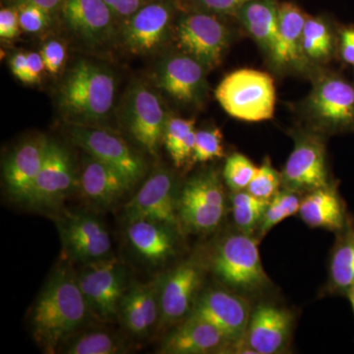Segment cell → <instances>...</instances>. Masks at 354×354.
Segmentation results:
<instances>
[{"label":"cell","instance_id":"cell-1","mask_svg":"<svg viewBox=\"0 0 354 354\" xmlns=\"http://www.w3.org/2000/svg\"><path fill=\"white\" fill-rule=\"evenodd\" d=\"M88 315L76 274L67 267L58 268L46 281L32 310L35 341L46 353H57L80 330Z\"/></svg>","mask_w":354,"mask_h":354},{"label":"cell","instance_id":"cell-2","mask_svg":"<svg viewBox=\"0 0 354 354\" xmlns=\"http://www.w3.org/2000/svg\"><path fill=\"white\" fill-rule=\"evenodd\" d=\"M116 81L104 65L77 62L58 92V106L70 125L97 127L106 120L115 100Z\"/></svg>","mask_w":354,"mask_h":354},{"label":"cell","instance_id":"cell-3","mask_svg":"<svg viewBox=\"0 0 354 354\" xmlns=\"http://www.w3.org/2000/svg\"><path fill=\"white\" fill-rule=\"evenodd\" d=\"M209 266L223 286L242 295L261 292L272 283L261 261L258 239L241 230L221 239Z\"/></svg>","mask_w":354,"mask_h":354},{"label":"cell","instance_id":"cell-4","mask_svg":"<svg viewBox=\"0 0 354 354\" xmlns=\"http://www.w3.org/2000/svg\"><path fill=\"white\" fill-rule=\"evenodd\" d=\"M216 99L232 118L260 122L274 116L276 88L269 74L259 70L239 69L223 79L216 88Z\"/></svg>","mask_w":354,"mask_h":354},{"label":"cell","instance_id":"cell-5","mask_svg":"<svg viewBox=\"0 0 354 354\" xmlns=\"http://www.w3.org/2000/svg\"><path fill=\"white\" fill-rule=\"evenodd\" d=\"M225 212L223 180L214 169L191 177L179 192V227L191 234L213 232L225 218Z\"/></svg>","mask_w":354,"mask_h":354},{"label":"cell","instance_id":"cell-6","mask_svg":"<svg viewBox=\"0 0 354 354\" xmlns=\"http://www.w3.org/2000/svg\"><path fill=\"white\" fill-rule=\"evenodd\" d=\"M304 109L314 131L354 132V84L339 74H323L314 83Z\"/></svg>","mask_w":354,"mask_h":354},{"label":"cell","instance_id":"cell-7","mask_svg":"<svg viewBox=\"0 0 354 354\" xmlns=\"http://www.w3.org/2000/svg\"><path fill=\"white\" fill-rule=\"evenodd\" d=\"M179 0H152L121 21L116 39L132 55L157 53L174 35Z\"/></svg>","mask_w":354,"mask_h":354},{"label":"cell","instance_id":"cell-8","mask_svg":"<svg viewBox=\"0 0 354 354\" xmlns=\"http://www.w3.org/2000/svg\"><path fill=\"white\" fill-rule=\"evenodd\" d=\"M174 36L179 50L195 58L208 71L221 64L232 38L218 15L194 9L176 17Z\"/></svg>","mask_w":354,"mask_h":354},{"label":"cell","instance_id":"cell-9","mask_svg":"<svg viewBox=\"0 0 354 354\" xmlns=\"http://www.w3.org/2000/svg\"><path fill=\"white\" fill-rule=\"evenodd\" d=\"M120 115L134 141L147 153L157 156L169 118L157 93L141 81L133 83L124 95Z\"/></svg>","mask_w":354,"mask_h":354},{"label":"cell","instance_id":"cell-10","mask_svg":"<svg viewBox=\"0 0 354 354\" xmlns=\"http://www.w3.org/2000/svg\"><path fill=\"white\" fill-rule=\"evenodd\" d=\"M91 315L109 322L118 318L127 290V272L113 257L84 266L76 274Z\"/></svg>","mask_w":354,"mask_h":354},{"label":"cell","instance_id":"cell-11","mask_svg":"<svg viewBox=\"0 0 354 354\" xmlns=\"http://www.w3.org/2000/svg\"><path fill=\"white\" fill-rule=\"evenodd\" d=\"M204 272V265L192 258L158 278V329L174 327L192 313L200 295Z\"/></svg>","mask_w":354,"mask_h":354},{"label":"cell","instance_id":"cell-12","mask_svg":"<svg viewBox=\"0 0 354 354\" xmlns=\"http://www.w3.org/2000/svg\"><path fill=\"white\" fill-rule=\"evenodd\" d=\"M251 311L241 293L230 288H213L203 291L190 315L211 323L234 344V353H250L245 335Z\"/></svg>","mask_w":354,"mask_h":354},{"label":"cell","instance_id":"cell-13","mask_svg":"<svg viewBox=\"0 0 354 354\" xmlns=\"http://www.w3.org/2000/svg\"><path fill=\"white\" fill-rule=\"evenodd\" d=\"M281 189L306 193L330 185L326 147L320 133L298 132L295 147L281 172Z\"/></svg>","mask_w":354,"mask_h":354},{"label":"cell","instance_id":"cell-14","mask_svg":"<svg viewBox=\"0 0 354 354\" xmlns=\"http://www.w3.org/2000/svg\"><path fill=\"white\" fill-rule=\"evenodd\" d=\"M69 134L88 156L120 171L134 185L145 176L143 158L115 133L97 127L71 125Z\"/></svg>","mask_w":354,"mask_h":354},{"label":"cell","instance_id":"cell-15","mask_svg":"<svg viewBox=\"0 0 354 354\" xmlns=\"http://www.w3.org/2000/svg\"><path fill=\"white\" fill-rule=\"evenodd\" d=\"M208 70L183 51L165 55L156 67L153 78L158 88L183 106H198L208 92Z\"/></svg>","mask_w":354,"mask_h":354},{"label":"cell","instance_id":"cell-16","mask_svg":"<svg viewBox=\"0 0 354 354\" xmlns=\"http://www.w3.org/2000/svg\"><path fill=\"white\" fill-rule=\"evenodd\" d=\"M65 256L87 265L111 258V239L106 228L93 216L65 214L57 221Z\"/></svg>","mask_w":354,"mask_h":354},{"label":"cell","instance_id":"cell-17","mask_svg":"<svg viewBox=\"0 0 354 354\" xmlns=\"http://www.w3.org/2000/svg\"><path fill=\"white\" fill-rule=\"evenodd\" d=\"M78 187L80 178L69 151L50 140L48 157L35 180L27 205L36 209L55 208Z\"/></svg>","mask_w":354,"mask_h":354},{"label":"cell","instance_id":"cell-18","mask_svg":"<svg viewBox=\"0 0 354 354\" xmlns=\"http://www.w3.org/2000/svg\"><path fill=\"white\" fill-rule=\"evenodd\" d=\"M178 197L174 174L160 167L149 176L138 193L125 205V218L128 223L150 220L179 227Z\"/></svg>","mask_w":354,"mask_h":354},{"label":"cell","instance_id":"cell-19","mask_svg":"<svg viewBox=\"0 0 354 354\" xmlns=\"http://www.w3.org/2000/svg\"><path fill=\"white\" fill-rule=\"evenodd\" d=\"M295 327L290 310L272 304H261L251 311L245 335L250 353L278 354L288 348Z\"/></svg>","mask_w":354,"mask_h":354},{"label":"cell","instance_id":"cell-20","mask_svg":"<svg viewBox=\"0 0 354 354\" xmlns=\"http://www.w3.org/2000/svg\"><path fill=\"white\" fill-rule=\"evenodd\" d=\"M62 19L77 39L91 48L104 46L118 34V19L104 0H64Z\"/></svg>","mask_w":354,"mask_h":354},{"label":"cell","instance_id":"cell-21","mask_svg":"<svg viewBox=\"0 0 354 354\" xmlns=\"http://www.w3.org/2000/svg\"><path fill=\"white\" fill-rule=\"evenodd\" d=\"M234 344L218 328L204 319L189 315L176 325L162 342V354L234 353Z\"/></svg>","mask_w":354,"mask_h":354},{"label":"cell","instance_id":"cell-22","mask_svg":"<svg viewBox=\"0 0 354 354\" xmlns=\"http://www.w3.org/2000/svg\"><path fill=\"white\" fill-rule=\"evenodd\" d=\"M50 140L37 136L18 146L3 167L7 190L13 200L27 204L35 180L48 157Z\"/></svg>","mask_w":354,"mask_h":354},{"label":"cell","instance_id":"cell-23","mask_svg":"<svg viewBox=\"0 0 354 354\" xmlns=\"http://www.w3.org/2000/svg\"><path fill=\"white\" fill-rule=\"evenodd\" d=\"M160 279L148 283H136L127 288L120 302L121 322L128 332L145 337L160 321Z\"/></svg>","mask_w":354,"mask_h":354},{"label":"cell","instance_id":"cell-24","mask_svg":"<svg viewBox=\"0 0 354 354\" xmlns=\"http://www.w3.org/2000/svg\"><path fill=\"white\" fill-rule=\"evenodd\" d=\"M79 178L85 197L102 208L113 206L134 186L120 171L91 156L86 160Z\"/></svg>","mask_w":354,"mask_h":354},{"label":"cell","instance_id":"cell-25","mask_svg":"<svg viewBox=\"0 0 354 354\" xmlns=\"http://www.w3.org/2000/svg\"><path fill=\"white\" fill-rule=\"evenodd\" d=\"M127 239L140 257L158 264L174 255L176 227L160 221L139 220L128 223Z\"/></svg>","mask_w":354,"mask_h":354},{"label":"cell","instance_id":"cell-26","mask_svg":"<svg viewBox=\"0 0 354 354\" xmlns=\"http://www.w3.org/2000/svg\"><path fill=\"white\" fill-rule=\"evenodd\" d=\"M306 16L291 2L279 6V31L271 59L279 67L301 68L304 64L302 38Z\"/></svg>","mask_w":354,"mask_h":354},{"label":"cell","instance_id":"cell-27","mask_svg":"<svg viewBox=\"0 0 354 354\" xmlns=\"http://www.w3.org/2000/svg\"><path fill=\"white\" fill-rule=\"evenodd\" d=\"M298 214L308 227L324 228L335 234L346 225L349 216L344 200L333 184L306 193Z\"/></svg>","mask_w":354,"mask_h":354},{"label":"cell","instance_id":"cell-28","mask_svg":"<svg viewBox=\"0 0 354 354\" xmlns=\"http://www.w3.org/2000/svg\"><path fill=\"white\" fill-rule=\"evenodd\" d=\"M235 17L271 58L279 31V4L276 0H250Z\"/></svg>","mask_w":354,"mask_h":354},{"label":"cell","instance_id":"cell-29","mask_svg":"<svg viewBox=\"0 0 354 354\" xmlns=\"http://www.w3.org/2000/svg\"><path fill=\"white\" fill-rule=\"evenodd\" d=\"M354 286V218L349 215L346 225L337 232L330 253L328 292L346 297Z\"/></svg>","mask_w":354,"mask_h":354},{"label":"cell","instance_id":"cell-30","mask_svg":"<svg viewBox=\"0 0 354 354\" xmlns=\"http://www.w3.org/2000/svg\"><path fill=\"white\" fill-rule=\"evenodd\" d=\"M67 354L125 353L127 346L118 335L104 330L77 332L59 349Z\"/></svg>","mask_w":354,"mask_h":354},{"label":"cell","instance_id":"cell-31","mask_svg":"<svg viewBox=\"0 0 354 354\" xmlns=\"http://www.w3.org/2000/svg\"><path fill=\"white\" fill-rule=\"evenodd\" d=\"M196 132L193 118H167L164 144L176 167H183L192 158Z\"/></svg>","mask_w":354,"mask_h":354},{"label":"cell","instance_id":"cell-32","mask_svg":"<svg viewBox=\"0 0 354 354\" xmlns=\"http://www.w3.org/2000/svg\"><path fill=\"white\" fill-rule=\"evenodd\" d=\"M302 50L307 60L326 62L335 53V38L330 27L321 18L307 17L302 38Z\"/></svg>","mask_w":354,"mask_h":354},{"label":"cell","instance_id":"cell-33","mask_svg":"<svg viewBox=\"0 0 354 354\" xmlns=\"http://www.w3.org/2000/svg\"><path fill=\"white\" fill-rule=\"evenodd\" d=\"M235 225L244 234L257 232L269 202L259 199L247 190L232 192L230 197Z\"/></svg>","mask_w":354,"mask_h":354},{"label":"cell","instance_id":"cell-34","mask_svg":"<svg viewBox=\"0 0 354 354\" xmlns=\"http://www.w3.org/2000/svg\"><path fill=\"white\" fill-rule=\"evenodd\" d=\"M301 199L299 193L286 189L279 190L270 200L266 209L264 218L257 230L258 241L262 239L272 227L286 218L297 215L299 212Z\"/></svg>","mask_w":354,"mask_h":354},{"label":"cell","instance_id":"cell-35","mask_svg":"<svg viewBox=\"0 0 354 354\" xmlns=\"http://www.w3.org/2000/svg\"><path fill=\"white\" fill-rule=\"evenodd\" d=\"M258 167L242 153H232L223 167V177L232 192L246 190Z\"/></svg>","mask_w":354,"mask_h":354},{"label":"cell","instance_id":"cell-36","mask_svg":"<svg viewBox=\"0 0 354 354\" xmlns=\"http://www.w3.org/2000/svg\"><path fill=\"white\" fill-rule=\"evenodd\" d=\"M281 188V174L272 167L269 158H266L264 162L258 167L246 190L259 199L270 201Z\"/></svg>","mask_w":354,"mask_h":354},{"label":"cell","instance_id":"cell-37","mask_svg":"<svg viewBox=\"0 0 354 354\" xmlns=\"http://www.w3.org/2000/svg\"><path fill=\"white\" fill-rule=\"evenodd\" d=\"M225 156L223 147V134L218 128L197 130L191 160L193 162H209Z\"/></svg>","mask_w":354,"mask_h":354},{"label":"cell","instance_id":"cell-38","mask_svg":"<svg viewBox=\"0 0 354 354\" xmlns=\"http://www.w3.org/2000/svg\"><path fill=\"white\" fill-rule=\"evenodd\" d=\"M20 27L23 31L37 34L46 30L51 22V14L46 9L32 3L16 4Z\"/></svg>","mask_w":354,"mask_h":354},{"label":"cell","instance_id":"cell-39","mask_svg":"<svg viewBox=\"0 0 354 354\" xmlns=\"http://www.w3.org/2000/svg\"><path fill=\"white\" fill-rule=\"evenodd\" d=\"M43 57L46 71L51 75H57L64 68L67 58L66 48L58 39H50L39 50Z\"/></svg>","mask_w":354,"mask_h":354},{"label":"cell","instance_id":"cell-40","mask_svg":"<svg viewBox=\"0 0 354 354\" xmlns=\"http://www.w3.org/2000/svg\"><path fill=\"white\" fill-rule=\"evenodd\" d=\"M194 10L205 11L215 15H236L250 0H188Z\"/></svg>","mask_w":354,"mask_h":354},{"label":"cell","instance_id":"cell-41","mask_svg":"<svg viewBox=\"0 0 354 354\" xmlns=\"http://www.w3.org/2000/svg\"><path fill=\"white\" fill-rule=\"evenodd\" d=\"M19 16L16 7H6L0 11V37L4 39L17 38L20 34Z\"/></svg>","mask_w":354,"mask_h":354},{"label":"cell","instance_id":"cell-42","mask_svg":"<svg viewBox=\"0 0 354 354\" xmlns=\"http://www.w3.org/2000/svg\"><path fill=\"white\" fill-rule=\"evenodd\" d=\"M118 19L123 20L138 11L152 0H104Z\"/></svg>","mask_w":354,"mask_h":354},{"label":"cell","instance_id":"cell-43","mask_svg":"<svg viewBox=\"0 0 354 354\" xmlns=\"http://www.w3.org/2000/svg\"><path fill=\"white\" fill-rule=\"evenodd\" d=\"M339 53L346 64L354 67V26L344 28L339 32Z\"/></svg>","mask_w":354,"mask_h":354},{"label":"cell","instance_id":"cell-44","mask_svg":"<svg viewBox=\"0 0 354 354\" xmlns=\"http://www.w3.org/2000/svg\"><path fill=\"white\" fill-rule=\"evenodd\" d=\"M28 74H29V84H36L41 80V74L46 70L43 57L41 53H27Z\"/></svg>","mask_w":354,"mask_h":354},{"label":"cell","instance_id":"cell-45","mask_svg":"<svg viewBox=\"0 0 354 354\" xmlns=\"http://www.w3.org/2000/svg\"><path fill=\"white\" fill-rule=\"evenodd\" d=\"M11 71L16 78L21 82L29 84V74H28L27 53H17L12 55L9 62Z\"/></svg>","mask_w":354,"mask_h":354},{"label":"cell","instance_id":"cell-46","mask_svg":"<svg viewBox=\"0 0 354 354\" xmlns=\"http://www.w3.org/2000/svg\"><path fill=\"white\" fill-rule=\"evenodd\" d=\"M16 4L19 3H32L35 6L41 7V8L46 9L48 12L51 14L57 13V11H60L62 3L64 0H13Z\"/></svg>","mask_w":354,"mask_h":354},{"label":"cell","instance_id":"cell-47","mask_svg":"<svg viewBox=\"0 0 354 354\" xmlns=\"http://www.w3.org/2000/svg\"><path fill=\"white\" fill-rule=\"evenodd\" d=\"M346 297L348 298L349 304H351V308H353L354 316V286L348 291Z\"/></svg>","mask_w":354,"mask_h":354}]
</instances>
